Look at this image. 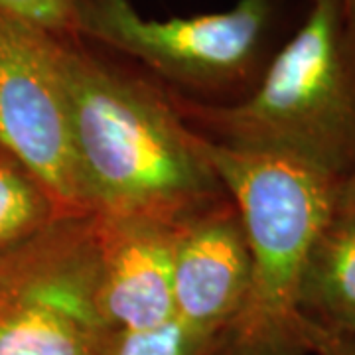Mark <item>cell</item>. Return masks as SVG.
Here are the masks:
<instances>
[{
  "label": "cell",
  "instance_id": "obj_1",
  "mask_svg": "<svg viewBox=\"0 0 355 355\" xmlns=\"http://www.w3.org/2000/svg\"><path fill=\"white\" fill-rule=\"evenodd\" d=\"M73 154L93 216L178 223L227 198L170 91L79 36H58Z\"/></svg>",
  "mask_w": 355,
  "mask_h": 355
},
{
  "label": "cell",
  "instance_id": "obj_2",
  "mask_svg": "<svg viewBox=\"0 0 355 355\" xmlns=\"http://www.w3.org/2000/svg\"><path fill=\"white\" fill-rule=\"evenodd\" d=\"M168 91L180 116L211 142L284 156L334 182L355 170V53L340 0H308L302 24L241 101Z\"/></svg>",
  "mask_w": 355,
  "mask_h": 355
},
{
  "label": "cell",
  "instance_id": "obj_3",
  "mask_svg": "<svg viewBox=\"0 0 355 355\" xmlns=\"http://www.w3.org/2000/svg\"><path fill=\"white\" fill-rule=\"evenodd\" d=\"M196 135L241 214L251 254L245 302L211 355H312L300 286L314 239L334 214L338 182L284 156L237 150Z\"/></svg>",
  "mask_w": 355,
  "mask_h": 355
},
{
  "label": "cell",
  "instance_id": "obj_4",
  "mask_svg": "<svg viewBox=\"0 0 355 355\" xmlns=\"http://www.w3.org/2000/svg\"><path fill=\"white\" fill-rule=\"evenodd\" d=\"M280 0H235L219 12L148 18L132 0H77V36L205 103L247 97L282 44Z\"/></svg>",
  "mask_w": 355,
  "mask_h": 355
},
{
  "label": "cell",
  "instance_id": "obj_5",
  "mask_svg": "<svg viewBox=\"0 0 355 355\" xmlns=\"http://www.w3.org/2000/svg\"><path fill=\"white\" fill-rule=\"evenodd\" d=\"M93 216L60 217L0 261V355H105Z\"/></svg>",
  "mask_w": 355,
  "mask_h": 355
},
{
  "label": "cell",
  "instance_id": "obj_6",
  "mask_svg": "<svg viewBox=\"0 0 355 355\" xmlns=\"http://www.w3.org/2000/svg\"><path fill=\"white\" fill-rule=\"evenodd\" d=\"M0 148L65 217L93 216L77 172L58 34L0 10Z\"/></svg>",
  "mask_w": 355,
  "mask_h": 355
},
{
  "label": "cell",
  "instance_id": "obj_7",
  "mask_svg": "<svg viewBox=\"0 0 355 355\" xmlns=\"http://www.w3.org/2000/svg\"><path fill=\"white\" fill-rule=\"evenodd\" d=\"M249 275L247 233L229 196L174 225V320L186 330L216 347L241 310Z\"/></svg>",
  "mask_w": 355,
  "mask_h": 355
},
{
  "label": "cell",
  "instance_id": "obj_8",
  "mask_svg": "<svg viewBox=\"0 0 355 355\" xmlns=\"http://www.w3.org/2000/svg\"><path fill=\"white\" fill-rule=\"evenodd\" d=\"M174 225L148 217L93 216L97 306L114 334L154 330L174 320Z\"/></svg>",
  "mask_w": 355,
  "mask_h": 355
},
{
  "label": "cell",
  "instance_id": "obj_9",
  "mask_svg": "<svg viewBox=\"0 0 355 355\" xmlns=\"http://www.w3.org/2000/svg\"><path fill=\"white\" fill-rule=\"evenodd\" d=\"M304 322L338 334H355V223L331 214L318 233L300 286Z\"/></svg>",
  "mask_w": 355,
  "mask_h": 355
},
{
  "label": "cell",
  "instance_id": "obj_10",
  "mask_svg": "<svg viewBox=\"0 0 355 355\" xmlns=\"http://www.w3.org/2000/svg\"><path fill=\"white\" fill-rule=\"evenodd\" d=\"M65 217L46 188L0 148V261Z\"/></svg>",
  "mask_w": 355,
  "mask_h": 355
},
{
  "label": "cell",
  "instance_id": "obj_11",
  "mask_svg": "<svg viewBox=\"0 0 355 355\" xmlns=\"http://www.w3.org/2000/svg\"><path fill=\"white\" fill-rule=\"evenodd\" d=\"M214 345L176 320L160 328L114 334L105 355H211Z\"/></svg>",
  "mask_w": 355,
  "mask_h": 355
},
{
  "label": "cell",
  "instance_id": "obj_12",
  "mask_svg": "<svg viewBox=\"0 0 355 355\" xmlns=\"http://www.w3.org/2000/svg\"><path fill=\"white\" fill-rule=\"evenodd\" d=\"M0 10L58 36H77V0H0Z\"/></svg>",
  "mask_w": 355,
  "mask_h": 355
},
{
  "label": "cell",
  "instance_id": "obj_13",
  "mask_svg": "<svg viewBox=\"0 0 355 355\" xmlns=\"http://www.w3.org/2000/svg\"><path fill=\"white\" fill-rule=\"evenodd\" d=\"M306 340L312 355H355V334H338L304 322Z\"/></svg>",
  "mask_w": 355,
  "mask_h": 355
},
{
  "label": "cell",
  "instance_id": "obj_14",
  "mask_svg": "<svg viewBox=\"0 0 355 355\" xmlns=\"http://www.w3.org/2000/svg\"><path fill=\"white\" fill-rule=\"evenodd\" d=\"M334 214L355 223V170L336 184Z\"/></svg>",
  "mask_w": 355,
  "mask_h": 355
},
{
  "label": "cell",
  "instance_id": "obj_15",
  "mask_svg": "<svg viewBox=\"0 0 355 355\" xmlns=\"http://www.w3.org/2000/svg\"><path fill=\"white\" fill-rule=\"evenodd\" d=\"M342 4L343 28H345V36L355 53V0H340Z\"/></svg>",
  "mask_w": 355,
  "mask_h": 355
}]
</instances>
